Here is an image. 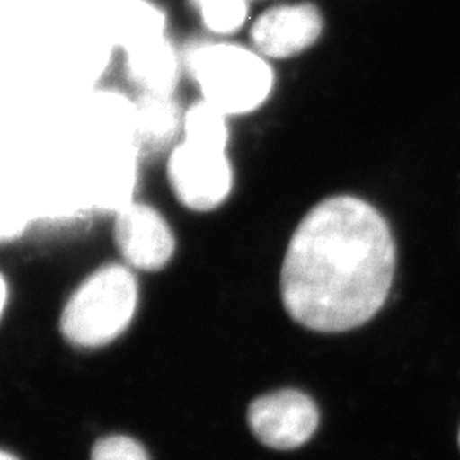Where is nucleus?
Masks as SVG:
<instances>
[{
  "instance_id": "nucleus-9",
  "label": "nucleus",
  "mask_w": 460,
  "mask_h": 460,
  "mask_svg": "<svg viewBox=\"0 0 460 460\" xmlns=\"http://www.w3.org/2000/svg\"><path fill=\"white\" fill-rule=\"evenodd\" d=\"M203 26L217 36L237 33L249 16V0H190Z\"/></svg>"
},
{
  "instance_id": "nucleus-2",
  "label": "nucleus",
  "mask_w": 460,
  "mask_h": 460,
  "mask_svg": "<svg viewBox=\"0 0 460 460\" xmlns=\"http://www.w3.org/2000/svg\"><path fill=\"white\" fill-rule=\"evenodd\" d=\"M188 68L201 99L226 116L260 110L275 87V72L256 49L235 43H203L188 53Z\"/></svg>"
},
{
  "instance_id": "nucleus-5",
  "label": "nucleus",
  "mask_w": 460,
  "mask_h": 460,
  "mask_svg": "<svg viewBox=\"0 0 460 460\" xmlns=\"http://www.w3.org/2000/svg\"><path fill=\"white\" fill-rule=\"evenodd\" d=\"M247 421L261 444L277 450H294L313 438L319 411L309 395L285 389L252 401Z\"/></svg>"
},
{
  "instance_id": "nucleus-8",
  "label": "nucleus",
  "mask_w": 460,
  "mask_h": 460,
  "mask_svg": "<svg viewBox=\"0 0 460 460\" xmlns=\"http://www.w3.org/2000/svg\"><path fill=\"white\" fill-rule=\"evenodd\" d=\"M133 77L144 84L150 94L167 96L176 85V57L163 38L150 36L130 49Z\"/></svg>"
},
{
  "instance_id": "nucleus-6",
  "label": "nucleus",
  "mask_w": 460,
  "mask_h": 460,
  "mask_svg": "<svg viewBox=\"0 0 460 460\" xmlns=\"http://www.w3.org/2000/svg\"><path fill=\"white\" fill-rule=\"evenodd\" d=\"M115 244L127 266L142 271H159L176 252L171 226L154 207L127 203L115 217Z\"/></svg>"
},
{
  "instance_id": "nucleus-1",
  "label": "nucleus",
  "mask_w": 460,
  "mask_h": 460,
  "mask_svg": "<svg viewBox=\"0 0 460 460\" xmlns=\"http://www.w3.org/2000/svg\"><path fill=\"white\" fill-rule=\"evenodd\" d=\"M395 275L385 217L362 198L338 195L313 207L287 247L279 292L288 315L317 332H346L384 307Z\"/></svg>"
},
{
  "instance_id": "nucleus-12",
  "label": "nucleus",
  "mask_w": 460,
  "mask_h": 460,
  "mask_svg": "<svg viewBox=\"0 0 460 460\" xmlns=\"http://www.w3.org/2000/svg\"><path fill=\"white\" fill-rule=\"evenodd\" d=\"M0 460H19V459H17V457H14V456H13V454H9V452H5V450H4V452H2V454H0Z\"/></svg>"
},
{
  "instance_id": "nucleus-13",
  "label": "nucleus",
  "mask_w": 460,
  "mask_h": 460,
  "mask_svg": "<svg viewBox=\"0 0 460 460\" xmlns=\"http://www.w3.org/2000/svg\"><path fill=\"white\" fill-rule=\"evenodd\" d=\"M459 444H460V435H459Z\"/></svg>"
},
{
  "instance_id": "nucleus-7",
  "label": "nucleus",
  "mask_w": 460,
  "mask_h": 460,
  "mask_svg": "<svg viewBox=\"0 0 460 460\" xmlns=\"http://www.w3.org/2000/svg\"><path fill=\"white\" fill-rule=\"evenodd\" d=\"M323 30L324 19L314 4H285L268 9L256 19L251 28V41L268 60H285L313 49Z\"/></svg>"
},
{
  "instance_id": "nucleus-10",
  "label": "nucleus",
  "mask_w": 460,
  "mask_h": 460,
  "mask_svg": "<svg viewBox=\"0 0 460 460\" xmlns=\"http://www.w3.org/2000/svg\"><path fill=\"white\" fill-rule=\"evenodd\" d=\"M91 460H150L147 452L137 440L125 435H111L98 440L93 447Z\"/></svg>"
},
{
  "instance_id": "nucleus-4",
  "label": "nucleus",
  "mask_w": 460,
  "mask_h": 460,
  "mask_svg": "<svg viewBox=\"0 0 460 460\" xmlns=\"http://www.w3.org/2000/svg\"><path fill=\"white\" fill-rule=\"evenodd\" d=\"M167 180L180 203L193 212H214L234 188L227 147L182 138L167 161Z\"/></svg>"
},
{
  "instance_id": "nucleus-11",
  "label": "nucleus",
  "mask_w": 460,
  "mask_h": 460,
  "mask_svg": "<svg viewBox=\"0 0 460 460\" xmlns=\"http://www.w3.org/2000/svg\"><path fill=\"white\" fill-rule=\"evenodd\" d=\"M5 305H7V281L5 279H2V305H0L2 314L5 311Z\"/></svg>"
},
{
  "instance_id": "nucleus-3",
  "label": "nucleus",
  "mask_w": 460,
  "mask_h": 460,
  "mask_svg": "<svg viewBox=\"0 0 460 460\" xmlns=\"http://www.w3.org/2000/svg\"><path fill=\"white\" fill-rule=\"evenodd\" d=\"M138 281L127 264H106L89 275L66 300L60 331L77 348L110 345L132 324Z\"/></svg>"
}]
</instances>
